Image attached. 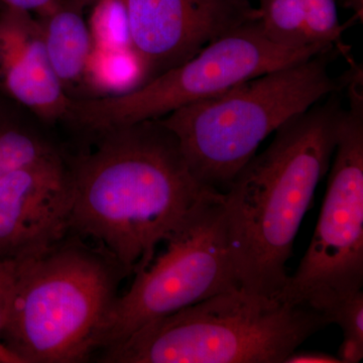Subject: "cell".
I'll list each match as a JSON object with an SVG mask.
<instances>
[{
    "mask_svg": "<svg viewBox=\"0 0 363 363\" xmlns=\"http://www.w3.org/2000/svg\"><path fill=\"white\" fill-rule=\"evenodd\" d=\"M337 358L341 363H357L363 358V343L343 339L339 347Z\"/></svg>",
    "mask_w": 363,
    "mask_h": 363,
    "instance_id": "20",
    "label": "cell"
},
{
    "mask_svg": "<svg viewBox=\"0 0 363 363\" xmlns=\"http://www.w3.org/2000/svg\"><path fill=\"white\" fill-rule=\"evenodd\" d=\"M128 276L111 253L85 245L75 233L18 262L0 336L2 357L21 363L87 362L100 350L119 285Z\"/></svg>",
    "mask_w": 363,
    "mask_h": 363,
    "instance_id": "3",
    "label": "cell"
},
{
    "mask_svg": "<svg viewBox=\"0 0 363 363\" xmlns=\"http://www.w3.org/2000/svg\"><path fill=\"white\" fill-rule=\"evenodd\" d=\"M54 0H0V7L28 11L33 16L47 9Z\"/></svg>",
    "mask_w": 363,
    "mask_h": 363,
    "instance_id": "19",
    "label": "cell"
},
{
    "mask_svg": "<svg viewBox=\"0 0 363 363\" xmlns=\"http://www.w3.org/2000/svg\"><path fill=\"white\" fill-rule=\"evenodd\" d=\"M94 0H54L35 14L52 68L72 100L89 98L93 43L86 11Z\"/></svg>",
    "mask_w": 363,
    "mask_h": 363,
    "instance_id": "12",
    "label": "cell"
},
{
    "mask_svg": "<svg viewBox=\"0 0 363 363\" xmlns=\"http://www.w3.org/2000/svg\"><path fill=\"white\" fill-rule=\"evenodd\" d=\"M166 250L117 298L100 350L152 320L240 286L227 233L223 193L212 192L164 241Z\"/></svg>",
    "mask_w": 363,
    "mask_h": 363,
    "instance_id": "8",
    "label": "cell"
},
{
    "mask_svg": "<svg viewBox=\"0 0 363 363\" xmlns=\"http://www.w3.org/2000/svg\"><path fill=\"white\" fill-rule=\"evenodd\" d=\"M126 11L131 50L145 83L259 18L248 0H126Z\"/></svg>",
    "mask_w": 363,
    "mask_h": 363,
    "instance_id": "9",
    "label": "cell"
},
{
    "mask_svg": "<svg viewBox=\"0 0 363 363\" xmlns=\"http://www.w3.org/2000/svg\"><path fill=\"white\" fill-rule=\"evenodd\" d=\"M54 126L0 93V179L35 162L64 156Z\"/></svg>",
    "mask_w": 363,
    "mask_h": 363,
    "instance_id": "13",
    "label": "cell"
},
{
    "mask_svg": "<svg viewBox=\"0 0 363 363\" xmlns=\"http://www.w3.org/2000/svg\"><path fill=\"white\" fill-rule=\"evenodd\" d=\"M257 11L259 25L272 42L295 48L313 45L306 32V0H260Z\"/></svg>",
    "mask_w": 363,
    "mask_h": 363,
    "instance_id": "14",
    "label": "cell"
},
{
    "mask_svg": "<svg viewBox=\"0 0 363 363\" xmlns=\"http://www.w3.org/2000/svg\"><path fill=\"white\" fill-rule=\"evenodd\" d=\"M0 93L56 128L70 123L72 100L52 68L37 18L0 7Z\"/></svg>",
    "mask_w": 363,
    "mask_h": 363,
    "instance_id": "11",
    "label": "cell"
},
{
    "mask_svg": "<svg viewBox=\"0 0 363 363\" xmlns=\"http://www.w3.org/2000/svg\"><path fill=\"white\" fill-rule=\"evenodd\" d=\"M329 323H335L343 332L345 340L363 343V292L352 296L339 303L327 315Z\"/></svg>",
    "mask_w": 363,
    "mask_h": 363,
    "instance_id": "16",
    "label": "cell"
},
{
    "mask_svg": "<svg viewBox=\"0 0 363 363\" xmlns=\"http://www.w3.org/2000/svg\"><path fill=\"white\" fill-rule=\"evenodd\" d=\"M341 112L331 100L286 121L223 193L229 247L245 290L278 296L285 286L296 236L330 168Z\"/></svg>",
    "mask_w": 363,
    "mask_h": 363,
    "instance_id": "2",
    "label": "cell"
},
{
    "mask_svg": "<svg viewBox=\"0 0 363 363\" xmlns=\"http://www.w3.org/2000/svg\"><path fill=\"white\" fill-rule=\"evenodd\" d=\"M305 23L310 44H340L345 26L339 21L337 0H306Z\"/></svg>",
    "mask_w": 363,
    "mask_h": 363,
    "instance_id": "15",
    "label": "cell"
},
{
    "mask_svg": "<svg viewBox=\"0 0 363 363\" xmlns=\"http://www.w3.org/2000/svg\"><path fill=\"white\" fill-rule=\"evenodd\" d=\"M18 262L14 260H0V336L6 325L9 304L16 283ZM0 362H4L0 348Z\"/></svg>",
    "mask_w": 363,
    "mask_h": 363,
    "instance_id": "17",
    "label": "cell"
},
{
    "mask_svg": "<svg viewBox=\"0 0 363 363\" xmlns=\"http://www.w3.org/2000/svg\"><path fill=\"white\" fill-rule=\"evenodd\" d=\"M72 207L67 154L0 179V260L33 259L63 240Z\"/></svg>",
    "mask_w": 363,
    "mask_h": 363,
    "instance_id": "10",
    "label": "cell"
},
{
    "mask_svg": "<svg viewBox=\"0 0 363 363\" xmlns=\"http://www.w3.org/2000/svg\"><path fill=\"white\" fill-rule=\"evenodd\" d=\"M324 56L250 79L159 118L176 136L197 180L225 193L267 136L337 89Z\"/></svg>",
    "mask_w": 363,
    "mask_h": 363,
    "instance_id": "5",
    "label": "cell"
},
{
    "mask_svg": "<svg viewBox=\"0 0 363 363\" xmlns=\"http://www.w3.org/2000/svg\"><path fill=\"white\" fill-rule=\"evenodd\" d=\"M351 75L321 213L304 257L279 294L326 318L363 286L362 74L355 69Z\"/></svg>",
    "mask_w": 363,
    "mask_h": 363,
    "instance_id": "7",
    "label": "cell"
},
{
    "mask_svg": "<svg viewBox=\"0 0 363 363\" xmlns=\"http://www.w3.org/2000/svg\"><path fill=\"white\" fill-rule=\"evenodd\" d=\"M327 325L310 306L236 286L143 325L98 362L285 363Z\"/></svg>",
    "mask_w": 363,
    "mask_h": 363,
    "instance_id": "4",
    "label": "cell"
},
{
    "mask_svg": "<svg viewBox=\"0 0 363 363\" xmlns=\"http://www.w3.org/2000/svg\"><path fill=\"white\" fill-rule=\"evenodd\" d=\"M86 135L92 140L89 149L67 154L71 233L98 241L135 274L217 191L197 180L176 136L159 119Z\"/></svg>",
    "mask_w": 363,
    "mask_h": 363,
    "instance_id": "1",
    "label": "cell"
},
{
    "mask_svg": "<svg viewBox=\"0 0 363 363\" xmlns=\"http://www.w3.org/2000/svg\"><path fill=\"white\" fill-rule=\"evenodd\" d=\"M331 45L295 48L267 37L259 18L210 43L185 63L135 89L74 100L70 126L83 135L159 119L250 79L326 54Z\"/></svg>",
    "mask_w": 363,
    "mask_h": 363,
    "instance_id": "6",
    "label": "cell"
},
{
    "mask_svg": "<svg viewBox=\"0 0 363 363\" xmlns=\"http://www.w3.org/2000/svg\"><path fill=\"white\" fill-rule=\"evenodd\" d=\"M285 363H341L337 357L321 351H294Z\"/></svg>",
    "mask_w": 363,
    "mask_h": 363,
    "instance_id": "18",
    "label": "cell"
}]
</instances>
